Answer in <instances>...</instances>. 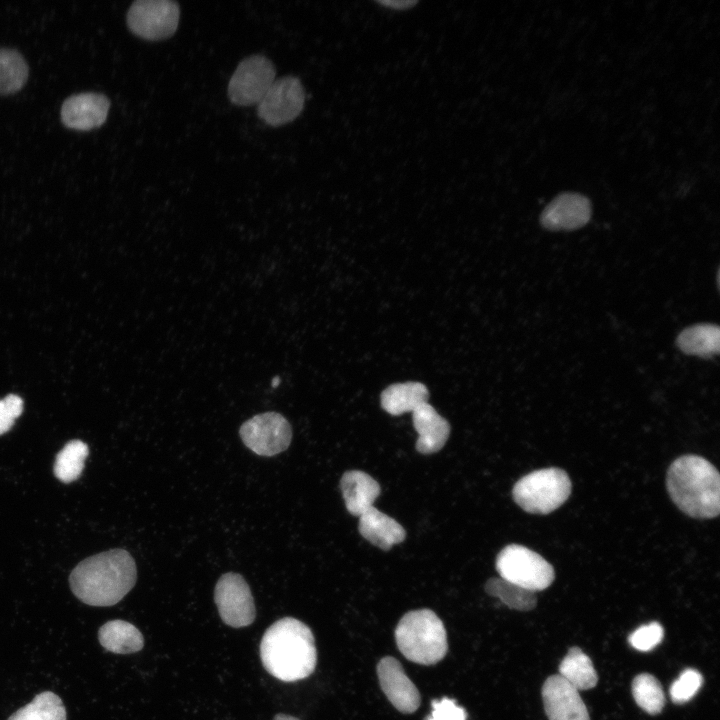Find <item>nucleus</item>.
I'll return each instance as SVG.
<instances>
[{"instance_id":"29","label":"nucleus","mask_w":720,"mask_h":720,"mask_svg":"<svg viewBox=\"0 0 720 720\" xmlns=\"http://www.w3.org/2000/svg\"><path fill=\"white\" fill-rule=\"evenodd\" d=\"M664 629L658 622L645 624L634 630L628 637L629 644L636 650L647 652L654 649L663 639Z\"/></svg>"},{"instance_id":"19","label":"nucleus","mask_w":720,"mask_h":720,"mask_svg":"<svg viewBox=\"0 0 720 720\" xmlns=\"http://www.w3.org/2000/svg\"><path fill=\"white\" fill-rule=\"evenodd\" d=\"M429 391L420 382L396 383L387 387L381 394V406L391 415L413 412L427 403Z\"/></svg>"},{"instance_id":"2","label":"nucleus","mask_w":720,"mask_h":720,"mask_svg":"<svg viewBox=\"0 0 720 720\" xmlns=\"http://www.w3.org/2000/svg\"><path fill=\"white\" fill-rule=\"evenodd\" d=\"M260 657L273 677L284 682L304 679L312 674L317 663L313 633L298 619H279L265 631Z\"/></svg>"},{"instance_id":"7","label":"nucleus","mask_w":720,"mask_h":720,"mask_svg":"<svg viewBox=\"0 0 720 720\" xmlns=\"http://www.w3.org/2000/svg\"><path fill=\"white\" fill-rule=\"evenodd\" d=\"M180 8L173 0H136L127 12V25L137 36L161 40L174 34Z\"/></svg>"},{"instance_id":"6","label":"nucleus","mask_w":720,"mask_h":720,"mask_svg":"<svg viewBox=\"0 0 720 720\" xmlns=\"http://www.w3.org/2000/svg\"><path fill=\"white\" fill-rule=\"evenodd\" d=\"M496 570L501 578L533 592L549 587L555 577L553 566L541 555L517 544L499 552Z\"/></svg>"},{"instance_id":"22","label":"nucleus","mask_w":720,"mask_h":720,"mask_svg":"<svg viewBox=\"0 0 720 720\" xmlns=\"http://www.w3.org/2000/svg\"><path fill=\"white\" fill-rule=\"evenodd\" d=\"M558 675L578 691L591 689L598 681L591 659L579 647L569 649L559 665Z\"/></svg>"},{"instance_id":"16","label":"nucleus","mask_w":720,"mask_h":720,"mask_svg":"<svg viewBox=\"0 0 720 720\" xmlns=\"http://www.w3.org/2000/svg\"><path fill=\"white\" fill-rule=\"evenodd\" d=\"M412 421L418 438L416 449L422 454L435 453L445 445L450 425L428 402L412 412Z\"/></svg>"},{"instance_id":"27","label":"nucleus","mask_w":720,"mask_h":720,"mask_svg":"<svg viewBox=\"0 0 720 720\" xmlns=\"http://www.w3.org/2000/svg\"><path fill=\"white\" fill-rule=\"evenodd\" d=\"M632 695L637 705L651 715L659 714L665 705L660 682L651 674L641 673L632 681Z\"/></svg>"},{"instance_id":"32","label":"nucleus","mask_w":720,"mask_h":720,"mask_svg":"<svg viewBox=\"0 0 720 720\" xmlns=\"http://www.w3.org/2000/svg\"><path fill=\"white\" fill-rule=\"evenodd\" d=\"M378 3L383 6H386L388 8L403 10V9L412 7L413 5H415L417 3V1H409V0L408 1H395V0L386 1L385 0V1H378Z\"/></svg>"},{"instance_id":"11","label":"nucleus","mask_w":720,"mask_h":720,"mask_svg":"<svg viewBox=\"0 0 720 720\" xmlns=\"http://www.w3.org/2000/svg\"><path fill=\"white\" fill-rule=\"evenodd\" d=\"M305 92L295 76L276 79L258 103V116L267 124L279 126L291 122L302 112Z\"/></svg>"},{"instance_id":"8","label":"nucleus","mask_w":720,"mask_h":720,"mask_svg":"<svg viewBox=\"0 0 720 720\" xmlns=\"http://www.w3.org/2000/svg\"><path fill=\"white\" fill-rule=\"evenodd\" d=\"M244 445L260 456H274L285 451L292 439L287 419L277 412H264L245 421L239 430Z\"/></svg>"},{"instance_id":"21","label":"nucleus","mask_w":720,"mask_h":720,"mask_svg":"<svg viewBox=\"0 0 720 720\" xmlns=\"http://www.w3.org/2000/svg\"><path fill=\"white\" fill-rule=\"evenodd\" d=\"M676 344L686 354L712 357L720 350V330L714 324H697L684 329Z\"/></svg>"},{"instance_id":"13","label":"nucleus","mask_w":720,"mask_h":720,"mask_svg":"<svg viewBox=\"0 0 720 720\" xmlns=\"http://www.w3.org/2000/svg\"><path fill=\"white\" fill-rule=\"evenodd\" d=\"M542 699L549 720H590L579 691L559 675L545 680Z\"/></svg>"},{"instance_id":"14","label":"nucleus","mask_w":720,"mask_h":720,"mask_svg":"<svg viewBox=\"0 0 720 720\" xmlns=\"http://www.w3.org/2000/svg\"><path fill=\"white\" fill-rule=\"evenodd\" d=\"M591 216V204L578 193H562L543 210L540 221L549 230H573L584 226Z\"/></svg>"},{"instance_id":"23","label":"nucleus","mask_w":720,"mask_h":720,"mask_svg":"<svg viewBox=\"0 0 720 720\" xmlns=\"http://www.w3.org/2000/svg\"><path fill=\"white\" fill-rule=\"evenodd\" d=\"M8 720H66V709L58 695L44 691L14 712Z\"/></svg>"},{"instance_id":"15","label":"nucleus","mask_w":720,"mask_h":720,"mask_svg":"<svg viewBox=\"0 0 720 720\" xmlns=\"http://www.w3.org/2000/svg\"><path fill=\"white\" fill-rule=\"evenodd\" d=\"M109 99L98 92H81L69 96L62 104V122L70 128L87 130L101 125L108 114Z\"/></svg>"},{"instance_id":"33","label":"nucleus","mask_w":720,"mask_h":720,"mask_svg":"<svg viewBox=\"0 0 720 720\" xmlns=\"http://www.w3.org/2000/svg\"><path fill=\"white\" fill-rule=\"evenodd\" d=\"M274 720H299V719L296 717L290 716V715H286V714H277V715H275Z\"/></svg>"},{"instance_id":"12","label":"nucleus","mask_w":720,"mask_h":720,"mask_svg":"<svg viewBox=\"0 0 720 720\" xmlns=\"http://www.w3.org/2000/svg\"><path fill=\"white\" fill-rule=\"evenodd\" d=\"M377 676L383 693L397 710L413 713L418 709L420 693L397 659L383 657L377 664Z\"/></svg>"},{"instance_id":"28","label":"nucleus","mask_w":720,"mask_h":720,"mask_svg":"<svg viewBox=\"0 0 720 720\" xmlns=\"http://www.w3.org/2000/svg\"><path fill=\"white\" fill-rule=\"evenodd\" d=\"M703 683V677L699 671L687 668L670 686V698L676 704H682L691 700L699 691Z\"/></svg>"},{"instance_id":"10","label":"nucleus","mask_w":720,"mask_h":720,"mask_svg":"<svg viewBox=\"0 0 720 720\" xmlns=\"http://www.w3.org/2000/svg\"><path fill=\"white\" fill-rule=\"evenodd\" d=\"M214 600L226 625L240 628L253 623L256 616L254 599L242 575L223 574L215 585Z\"/></svg>"},{"instance_id":"18","label":"nucleus","mask_w":720,"mask_h":720,"mask_svg":"<svg viewBox=\"0 0 720 720\" xmlns=\"http://www.w3.org/2000/svg\"><path fill=\"white\" fill-rule=\"evenodd\" d=\"M359 532L373 545L389 550L406 536L404 528L374 506L359 516Z\"/></svg>"},{"instance_id":"31","label":"nucleus","mask_w":720,"mask_h":720,"mask_svg":"<svg viewBox=\"0 0 720 720\" xmlns=\"http://www.w3.org/2000/svg\"><path fill=\"white\" fill-rule=\"evenodd\" d=\"M427 720H466V712L454 700L444 697L432 702Z\"/></svg>"},{"instance_id":"3","label":"nucleus","mask_w":720,"mask_h":720,"mask_svg":"<svg viewBox=\"0 0 720 720\" xmlns=\"http://www.w3.org/2000/svg\"><path fill=\"white\" fill-rule=\"evenodd\" d=\"M675 505L694 518H714L720 511V477L717 469L697 455L677 458L666 476Z\"/></svg>"},{"instance_id":"17","label":"nucleus","mask_w":720,"mask_h":720,"mask_svg":"<svg viewBox=\"0 0 720 720\" xmlns=\"http://www.w3.org/2000/svg\"><path fill=\"white\" fill-rule=\"evenodd\" d=\"M340 489L346 509L354 516H360L373 507L381 490L373 477L360 470L345 472L340 480Z\"/></svg>"},{"instance_id":"20","label":"nucleus","mask_w":720,"mask_h":720,"mask_svg":"<svg viewBox=\"0 0 720 720\" xmlns=\"http://www.w3.org/2000/svg\"><path fill=\"white\" fill-rule=\"evenodd\" d=\"M101 646L116 654H130L140 651L144 645L141 632L124 620H111L103 624L98 631Z\"/></svg>"},{"instance_id":"9","label":"nucleus","mask_w":720,"mask_h":720,"mask_svg":"<svg viewBox=\"0 0 720 720\" xmlns=\"http://www.w3.org/2000/svg\"><path fill=\"white\" fill-rule=\"evenodd\" d=\"M273 63L263 55L243 59L235 69L229 84L228 97L236 105L258 104L275 81Z\"/></svg>"},{"instance_id":"30","label":"nucleus","mask_w":720,"mask_h":720,"mask_svg":"<svg viewBox=\"0 0 720 720\" xmlns=\"http://www.w3.org/2000/svg\"><path fill=\"white\" fill-rule=\"evenodd\" d=\"M22 411L23 400L18 395L9 394L0 400V435L10 430Z\"/></svg>"},{"instance_id":"24","label":"nucleus","mask_w":720,"mask_h":720,"mask_svg":"<svg viewBox=\"0 0 720 720\" xmlns=\"http://www.w3.org/2000/svg\"><path fill=\"white\" fill-rule=\"evenodd\" d=\"M28 73V64L19 51L0 48V93L18 91L25 84Z\"/></svg>"},{"instance_id":"4","label":"nucleus","mask_w":720,"mask_h":720,"mask_svg":"<svg viewBox=\"0 0 720 720\" xmlns=\"http://www.w3.org/2000/svg\"><path fill=\"white\" fill-rule=\"evenodd\" d=\"M395 640L405 658L422 665L441 661L448 650L444 624L430 609L404 614L395 629Z\"/></svg>"},{"instance_id":"1","label":"nucleus","mask_w":720,"mask_h":720,"mask_svg":"<svg viewBox=\"0 0 720 720\" xmlns=\"http://www.w3.org/2000/svg\"><path fill=\"white\" fill-rule=\"evenodd\" d=\"M137 569L124 549H112L81 561L71 572L70 588L83 603L112 606L134 587Z\"/></svg>"},{"instance_id":"25","label":"nucleus","mask_w":720,"mask_h":720,"mask_svg":"<svg viewBox=\"0 0 720 720\" xmlns=\"http://www.w3.org/2000/svg\"><path fill=\"white\" fill-rule=\"evenodd\" d=\"M486 592L500 599L511 609L519 611L532 610L537 603L533 591L520 587L501 577L490 578L485 584Z\"/></svg>"},{"instance_id":"34","label":"nucleus","mask_w":720,"mask_h":720,"mask_svg":"<svg viewBox=\"0 0 720 720\" xmlns=\"http://www.w3.org/2000/svg\"><path fill=\"white\" fill-rule=\"evenodd\" d=\"M278 383H279V378H275L274 381L272 382V386L275 387V386H277Z\"/></svg>"},{"instance_id":"26","label":"nucleus","mask_w":720,"mask_h":720,"mask_svg":"<svg viewBox=\"0 0 720 720\" xmlns=\"http://www.w3.org/2000/svg\"><path fill=\"white\" fill-rule=\"evenodd\" d=\"M88 453V446L81 440L69 441L56 456L55 476L64 483L76 480L83 470Z\"/></svg>"},{"instance_id":"5","label":"nucleus","mask_w":720,"mask_h":720,"mask_svg":"<svg viewBox=\"0 0 720 720\" xmlns=\"http://www.w3.org/2000/svg\"><path fill=\"white\" fill-rule=\"evenodd\" d=\"M571 481L559 468L533 471L519 479L512 490L514 501L524 511L548 514L559 508L571 493Z\"/></svg>"}]
</instances>
